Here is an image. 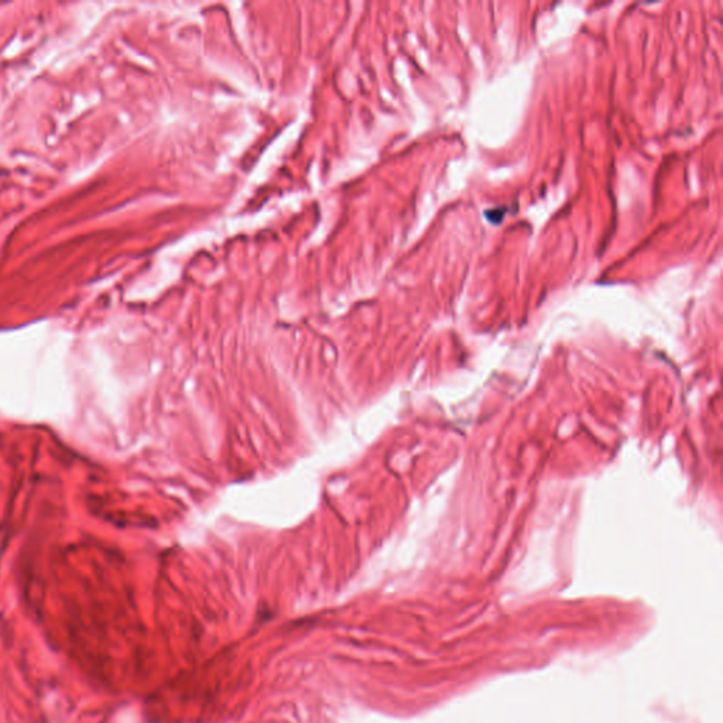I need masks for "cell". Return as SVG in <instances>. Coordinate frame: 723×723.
Here are the masks:
<instances>
[]
</instances>
